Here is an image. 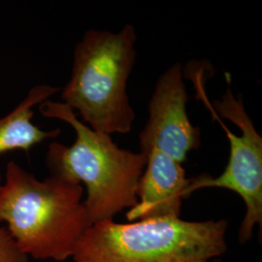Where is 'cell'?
<instances>
[{"label": "cell", "mask_w": 262, "mask_h": 262, "mask_svg": "<svg viewBox=\"0 0 262 262\" xmlns=\"http://www.w3.org/2000/svg\"><path fill=\"white\" fill-rule=\"evenodd\" d=\"M38 109L43 117L66 122L75 131L71 146L51 143L45 161L49 175L84 185V206L91 225L114 220L137 204L145 154L120 148L111 135L92 129L62 102L48 99Z\"/></svg>", "instance_id": "1"}, {"label": "cell", "mask_w": 262, "mask_h": 262, "mask_svg": "<svg viewBox=\"0 0 262 262\" xmlns=\"http://www.w3.org/2000/svg\"><path fill=\"white\" fill-rule=\"evenodd\" d=\"M84 191L82 185L56 176L38 180L11 160L0 184V222L28 257L66 261L92 225Z\"/></svg>", "instance_id": "2"}, {"label": "cell", "mask_w": 262, "mask_h": 262, "mask_svg": "<svg viewBox=\"0 0 262 262\" xmlns=\"http://www.w3.org/2000/svg\"><path fill=\"white\" fill-rule=\"evenodd\" d=\"M136 42V28L125 25L118 32L90 29L75 46L70 79L60 97L94 130L112 135L132 129L135 112L127 81Z\"/></svg>", "instance_id": "3"}, {"label": "cell", "mask_w": 262, "mask_h": 262, "mask_svg": "<svg viewBox=\"0 0 262 262\" xmlns=\"http://www.w3.org/2000/svg\"><path fill=\"white\" fill-rule=\"evenodd\" d=\"M225 220L189 222L164 216L91 225L72 256L74 262H208L227 250Z\"/></svg>", "instance_id": "4"}, {"label": "cell", "mask_w": 262, "mask_h": 262, "mask_svg": "<svg viewBox=\"0 0 262 262\" xmlns=\"http://www.w3.org/2000/svg\"><path fill=\"white\" fill-rule=\"evenodd\" d=\"M214 109L207 100L203 85L198 91L216 121L222 124L230 144V154L225 171L215 178L202 174L189 179L186 199L201 188L222 187L238 193L246 205V215L239 228V242L253 238L255 225L262 229V137L245 109L243 99L234 97L229 85Z\"/></svg>", "instance_id": "5"}, {"label": "cell", "mask_w": 262, "mask_h": 262, "mask_svg": "<svg viewBox=\"0 0 262 262\" xmlns=\"http://www.w3.org/2000/svg\"><path fill=\"white\" fill-rule=\"evenodd\" d=\"M188 94L181 63L160 75L149 102V119L139 135L141 152L156 149L183 164L201 144L200 128L191 124L187 112Z\"/></svg>", "instance_id": "6"}, {"label": "cell", "mask_w": 262, "mask_h": 262, "mask_svg": "<svg viewBox=\"0 0 262 262\" xmlns=\"http://www.w3.org/2000/svg\"><path fill=\"white\" fill-rule=\"evenodd\" d=\"M146 156L147 163L136 191L138 202L126 212L127 222L181 216L189 183L185 169L178 161L156 149Z\"/></svg>", "instance_id": "7"}, {"label": "cell", "mask_w": 262, "mask_h": 262, "mask_svg": "<svg viewBox=\"0 0 262 262\" xmlns=\"http://www.w3.org/2000/svg\"><path fill=\"white\" fill-rule=\"evenodd\" d=\"M58 88L50 84H37L11 112L0 118V156L15 151L28 152L48 139H55L61 130H43L33 122L34 108L56 94ZM2 176L0 173V182Z\"/></svg>", "instance_id": "8"}, {"label": "cell", "mask_w": 262, "mask_h": 262, "mask_svg": "<svg viewBox=\"0 0 262 262\" xmlns=\"http://www.w3.org/2000/svg\"><path fill=\"white\" fill-rule=\"evenodd\" d=\"M0 262H28V256L20 251L6 228L0 227Z\"/></svg>", "instance_id": "9"}, {"label": "cell", "mask_w": 262, "mask_h": 262, "mask_svg": "<svg viewBox=\"0 0 262 262\" xmlns=\"http://www.w3.org/2000/svg\"><path fill=\"white\" fill-rule=\"evenodd\" d=\"M208 262H223L221 259H220V257H217V258H214V259H212V260H210V261Z\"/></svg>", "instance_id": "10"}]
</instances>
